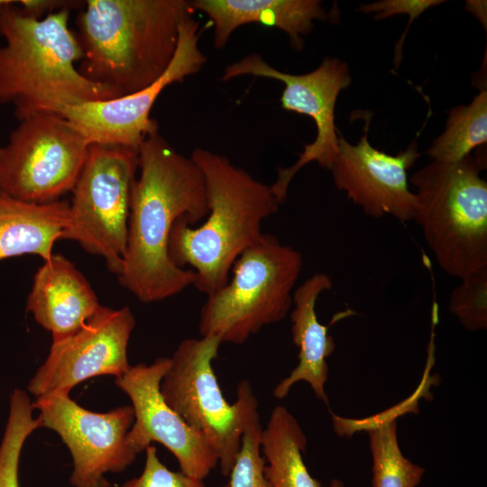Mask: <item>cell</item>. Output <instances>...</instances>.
I'll list each match as a JSON object with an SVG mask.
<instances>
[{
	"label": "cell",
	"instance_id": "1",
	"mask_svg": "<svg viewBox=\"0 0 487 487\" xmlns=\"http://www.w3.org/2000/svg\"><path fill=\"white\" fill-rule=\"evenodd\" d=\"M139 177L134 182L126 250L117 276L140 301L150 303L175 296L190 285L192 270L177 267L169 256L175 222L195 226L208 213L203 174L189 157L178 152L156 132L138 148Z\"/></svg>",
	"mask_w": 487,
	"mask_h": 487
},
{
	"label": "cell",
	"instance_id": "2",
	"mask_svg": "<svg viewBox=\"0 0 487 487\" xmlns=\"http://www.w3.org/2000/svg\"><path fill=\"white\" fill-rule=\"evenodd\" d=\"M194 12L186 0L85 1L76 19L79 72L118 97L151 86L169 68Z\"/></svg>",
	"mask_w": 487,
	"mask_h": 487
},
{
	"label": "cell",
	"instance_id": "3",
	"mask_svg": "<svg viewBox=\"0 0 487 487\" xmlns=\"http://www.w3.org/2000/svg\"><path fill=\"white\" fill-rule=\"evenodd\" d=\"M190 158L204 177L207 218L197 227L177 220L168 250L174 265L193 268L194 286L209 296L226 285L234 262L262 237V221L277 212L280 202L270 185L225 155L198 147Z\"/></svg>",
	"mask_w": 487,
	"mask_h": 487
},
{
	"label": "cell",
	"instance_id": "4",
	"mask_svg": "<svg viewBox=\"0 0 487 487\" xmlns=\"http://www.w3.org/2000/svg\"><path fill=\"white\" fill-rule=\"evenodd\" d=\"M70 10L41 19L24 15L17 1L0 7V103H11L20 121L39 112L58 113L69 106L117 98L110 88L76 68L83 58L69 26Z\"/></svg>",
	"mask_w": 487,
	"mask_h": 487
},
{
	"label": "cell",
	"instance_id": "5",
	"mask_svg": "<svg viewBox=\"0 0 487 487\" xmlns=\"http://www.w3.org/2000/svg\"><path fill=\"white\" fill-rule=\"evenodd\" d=\"M486 155L432 161L409 178L417 188L414 220L438 266L463 279L487 268V182L481 177Z\"/></svg>",
	"mask_w": 487,
	"mask_h": 487
},
{
	"label": "cell",
	"instance_id": "6",
	"mask_svg": "<svg viewBox=\"0 0 487 487\" xmlns=\"http://www.w3.org/2000/svg\"><path fill=\"white\" fill-rule=\"evenodd\" d=\"M302 264L299 251L262 234L234 262L226 285L207 296L199 315L200 336L241 345L282 320L292 306Z\"/></svg>",
	"mask_w": 487,
	"mask_h": 487
},
{
	"label": "cell",
	"instance_id": "7",
	"mask_svg": "<svg viewBox=\"0 0 487 487\" xmlns=\"http://www.w3.org/2000/svg\"><path fill=\"white\" fill-rule=\"evenodd\" d=\"M221 342L214 336L184 339L170 358L160 391L166 403L214 448L224 476H228L247 427L260 418L258 400L246 381L231 404L223 395L212 367Z\"/></svg>",
	"mask_w": 487,
	"mask_h": 487
},
{
	"label": "cell",
	"instance_id": "8",
	"mask_svg": "<svg viewBox=\"0 0 487 487\" xmlns=\"http://www.w3.org/2000/svg\"><path fill=\"white\" fill-rule=\"evenodd\" d=\"M138 170V150L92 143L71 190L70 220L62 239L76 241L102 257L120 274L126 250L132 191Z\"/></svg>",
	"mask_w": 487,
	"mask_h": 487
},
{
	"label": "cell",
	"instance_id": "9",
	"mask_svg": "<svg viewBox=\"0 0 487 487\" xmlns=\"http://www.w3.org/2000/svg\"><path fill=\"white\" fill-rule=\"evenodd\" d=\"M90 142L58 113L39 112L19 121L0 147V195L46 204L71 191Z\"/></svg>",
	"mask_w": 487,
	"mask_h": 487
},
{
	"label": "cell",
	"instance_id": "10",
	"mask_svg": "<svg viewBox=\"0 0 487 487\" xmlns=\"http://www.w3.org/2000/svg\"><path fill=\"white\" fill-rule=\"evenodd\" d=\"M240 76L267 78L281 81L283 109L306 115L315 122V140L305 144L298 161L277 170L276 180L270 185L277 200L282 203L290 181L307 164L317 161L329 170L338 151V129L335 124V108L339 93L352 82L347 64L338 58H326L314 70L290 74L271 66L260 54L251 53L225 68L221 80Z\"/></svg>",
	"mask_w": 487,
	"mask_h": 487
},
{
	"label": "cell",
	"instance_id": "11",
	"mask_svg": "<svg viewBox=\"0 0 487 487\" xmlns=\"http://www.w3.org/2000/svg\"><path fill=\"white\" fill-rule=\"evenodd\" d=\"M32 404L41 427L56 432L69 450L73 487H111L106 474L121 473L136 459L126 441L134 421L132 406L95 412L61 391L39 396Z\"/></svg>",
	"mask_w": 487,
	"mask_h": 487
},
{
	"label": "cell",
	"instance_id": "12",
	"mask_svg": "<svg viewBox=\"0 0 487 487\" xmlns=\"http://www.w3.org/2000/svg\"><path fill=\"white\" fill-rule=\"evenodd\" d=\"M199 23L187 18L179 31L175 55L163 75L151 86L131 95L69 106L58 114L70 121L92 143L138 150L148 135L158 132L152 108L165 87L181 83L201 70L207 58L199 48Z\"/></svg>",
	"mask_w": 487,
	"mask_h": 487
},
{
	"label": "cell",
	"instance_id": "13",
	"mask_svg": "<svg viewBox=\"0 0 487 487\" xmlns=\"http://www.w3.org/2000/svg\"><path fill=\"white\" fill-rule=\"evenodd\" d=\"M134 326L128 306H100L78 332L51 344L47 358L28 383V391L35 398L52 391L70 393L94 377H120L131 367L127 348Z\"/></svg>",
	"mask_w": 487,
	"mask_h": 487
},
{
	"label": "cell",
	"instance_id": "14",
	"mask_svg": "<svg viewBox=\"0 0 487 487\" xmlns=\"http://www.w3.org/2000/svg\"><path fill=\"white\" fill-rule=\"evenodd\" d=\"M170 364V357H161L151 364L131 365L115 378V385L128 396L134 413L126 441L137 455L152 442L160 443L176 457L182 473L204 480L216 467L218 458L207 438L162 398L160 384Z\"/></svg>",
	"mask_w": 487,
	"mask_h": 487
},
{
	"label": "cell",
	"instance_id": "15",
	"mask_svg": "<svg viewBox=\"0 0 487 487\" xmlns=\"http://www.w3.org/2000/svg\"><path fill=\"white\" fill-rule=\"evenodd\" d=\"M370 122L366 117L363 135L356 144L338 130V151L328 170L335 186L368 216L414 220L417 198L409 188L407 172L420 157L417 140L395 155L387 154L370 143Z\"/></svg>",
	"mask_w": 487,
	"mask_h": 487
},
{
	"label": "cell",
	"instance_id": "16",
	"mask_svg": "<svg viewBox=\"0 0 487 487\" xmlns=\"http://www.w3.org/2000/svg\"><path fill=\"white\" fill-rule=\"evenodd\" d=\"M100 306L76 266L63 255L53 254L34 274L26 311L57 343L78 332Z\"/></svg>",
	"mask_w": 487,
	"mask_h": 487
},
{
	"label": "cell",
	"instance_id": "17",
	"mask_svg": "<svg viewBox=\"0 0 487 487\" xmlns=\"http://www.w3.org/2000/svg\"><path fill=\"white\" fill-rule=\"evenodd\" d=\"M332 288L331 278L318 272L307 279L293 292L291 335L294 345L299 347V363L274 388L276 399H284L294 384L305 381L316 397L328 405L325 389L329 370L326 358L335 351V343L328 335L327 326L318 321L316 304L319 295Z\"/></svg>",
	"mask_w": 487,
	"mask_h": 487
},
{
	"label": "cell",
	"instance_id": "18",
	"mask_svg": "<svg viewBox=\"0 0 487 487\" xmlns=\"http://www.w3.org/2000/svg\"><path fill=\"white\" fill-rule=\"evenodd\" d=\"M194 11L206 14L214 25V45L224 49L238 27L250 23L276 27L284 32L291 47L301 51L303 37L315 21H326L328 14L317 0H194Z\"/></svg>",
	"mask_w": 487,
	"mask_h": 487
},
{
	"label": "cell",
	"instance_id": "19",
	"mask_svg": "<svg viewBox=\"0 0 487 487\" xmlns=\"http://www.w3.org/2000/svg\"><path fill=\"white\" fill-rule=\"evenodd\" d=\"M69 220L68 201L35 204L0 195V261L23 254L48 261Z\"/></svg>",
	"mask_w": 487,
	"mask_h": 487
},
{
	"label": "cell",
	"instance_id": "20",
	"mask_svg": "<svg viewBox=\"0 0 487 487\" xmlns=\"http://www.w3.org/2000/svg\"><path fill=\"white\" fill-rule=\"evenodd\" d=\"M306 446L296 418L284 406H276L261 435L263 473L271 487H321L304 463Z\"/></svg>",
	"mask_w": 487,
	"mask_h": 487
},
{
	"label": "cell",
	"instance_id": "21",
	"mask_svg": "<svg viewBox=\"0 0 487 487\" xmlns=\"http://www.w3.org/2000/svg\"><path fill=\"white\" fill-rule=\"evenodd\" d=\"M486 142L487 91L484 89L469 105L451 108L444 132L433 141L426 153L432 161L453 163Z\"/></svg>",
	"mask_w": 487,
	"mask_h": 487
},
{
	"label": "cell",
	"instance_id": "22",
	"mask_svg": "<svg viewBox=\"0 0 487 487\" xmlns=\"http://www.w3.org/2000/svg\"><path fill=\"white\" fill-rule=\"evenodd\" d=\"M372 458V487H417L425 468L402 454L397 436L396 418L386 417L367 432Z\"/></svg>",
	"mask_w": 487,
	"mask_h": 487
},
{
	"label": "cell",
	"instance_id": "23",
	"mask_svg": "<svg viewBox=\"0 0 487 487\" xmlns=\"http://www.w3.org/2000/svg\"><path fill=\"white\" fill-rule=\"evenodd\" d=\"M29 395L14 389L9 400L5 428L0 442V487L19 486V463L27 438L41 427V420L32 415Z\"/></svg>",
	"mask_w": 487,
	"mask_h": 487
},
{
	"label": "cell",
	"instance_id": "24",
	"mask_svg": "<svg viewBox=\"0 0 487 487\" xmlns=\"http://www.w3.org/2000/svg\"><path fill=\"white\" fill-rule=\"evenodd\" d=\"M448 308L465 329L487 328V268L461 279L451 291Z\"/></svg>",
	"mask_w": 487,
	"mask_h": 487
},
{
	"label": "cell",
	"instance_id": "25",
	"mask_svg": "<svg viewBox=\"0 0 487 487\" xmlns=\"http://www.w3.org/2000/svg\"><path fill=\"white\" fill-rule=\"evenodd\" d=\"M262 426L260 418L244 430L241 447L223 487H271L264 476V460L261 452Z\"/></svg>",
	"mask_w": 487,
	"mask_h": 487
},
{
	"label": "cell",
	"instance_id": "26",
	"mask_svg": "<svg viewBox=\"0 0 487 487\" xmlns=\"http://www.w3.org/2000/svg\"><path fill=\"white\" fill-rule=\"evenodd\" d=\"M145 464L139 476L127 480L121 487H207L204 480L190 477L181 471L170 470L161 463L154 446L144 450Z\"/></svg>",
	"mask_w": 487,
	"mask_h": 487
},
{
	"label": "cell",
	"instance_id": "27",
	"mask_svg": "<svg viewBox=\"0 0 487 487\" xmlns=\"http://www.w3.org/2000/svg\"><path fill=\"white\" fill-rule=\"evenodd\" d=\"M445 3L442 0H381L362 5L358 11L364 14H376L375 20H382L396 14H408L415 20L426 10Z\"/></svg>",
	"mask_w": 487,
	"mask_h": 487
},
{
	"label": "cell",
	"instance_id": "28",
	"mask_svg": "<svg viewBox=\"0 0 487 487\" xmlns=\"http://www.w3.org/2000/svg\"><path fill=\"white\" fill-rule=\"evenodd\" d=\"M85 2L66 0H21L17 1L20 11L26 16L41 19L61 9L82 8Z\"/></svg>",
	"mask_w": 487,
	"mask_h": 487
},
{
	"label": "cell",
	"instance_id": "29",
	"mask_svg": "<svg viewBox=\"0 0 487 487\" xmlns=\"http://www.w3.org/2000/svg\"><path fill=\"white\" fill-rule=\"evenodd\" d=\"M465 9L473 14L486 28L487 24V12H486V1L469 0L466 1Z\"/></svg>",
	"mask_w": 487,
	"mask_h": 487
},
{
	"label": "cell",
	"instance_id": "30",
	"mask_svg": "<svg viewBox=\"0 0 487 487\" xmlns=\"http://www.w3.org/2000/svg\"><path fill=\"white\" fill-rule=\"evenodd\" d=\"M329 487H345V486L341 480L335 478L331 481Z\"/></svg>",
	"mask_w": 487,
	"mask_h": 487
},
{
	"label": "cell",
	"instance_id": "31",
	"mask_svg": "<svg viewBox=\"0 0 487 487\" xmlns=\"http://www.w3.org/2000/svg\"><path fill=\"white\" fill-rule=\"evenodd\" d=\"M9 0H0V7L5 5Z\"/></svg>",
	"mask_w": 487,
	"mask_h": 487
}]
</instances>
